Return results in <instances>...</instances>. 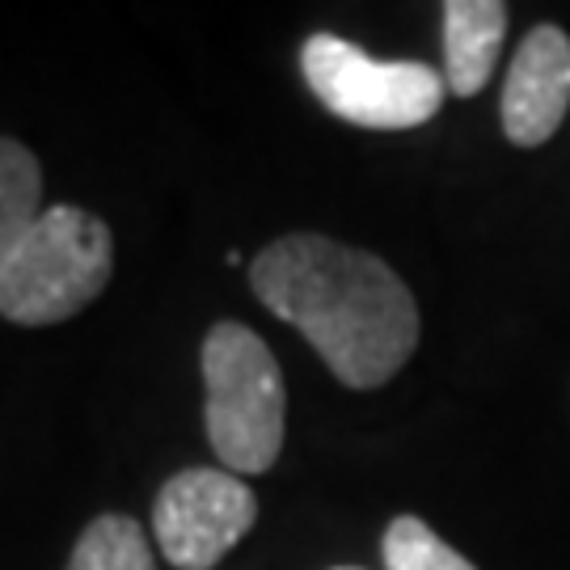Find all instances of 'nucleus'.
I'll use <instances>...</instances> for the list:
<instances>
[{
  "label": "nucleus",
  "mask_w": 570,
  "mask_h": 570,
  "mask_svg": "<svg viewBox=\"0 0 570 570\" xmlns=\"http://www.w3.org/2000/svg\"><path fill=\"white\" fill-rule=\"evenodd\" d=\"M249 287L346 389H381L419 346V305L393 266L322 233L266 245L249 263Z\"/></svg>",
  "instance_id": "1"
},
{
  "label": "nucleus",
  "mask_w": 570,
  "mask_h": 570,
  "mask_svg": "<svg viewBox=\"0 0 570 570\" xmlns=\"http://www.w3.org/2000/svg\"><path fill=\"white\" fill-rule=\"evenodd\" d=\"M115 237L72 204L42 207V216L0 263V317L13 326H60L89 308L110 284Z\"/></svg>",
  "instance_id": "2"
},
{
  "label": "nucleus",
  "mask_w": 570,
  "mask_h": 570,
  "mask_svg": "<svg viewBox=\"0 0 570 570\" xmlns=\"http://www.w3.org/2000/svg\"><path fill=\"white\" fill-rule=\"evenodd\" d=\"M204 423L228 473H266L284 452L287 389L271 346L242 322H216L204 338Z\"/></svg>",
  "instance_id": "3"
},
{
  "label": "nucleus",
  "mask_w": 570,
  "mask_h": 570,
  "mask_svg": "<svg viewBox=\"0 0 570 570\" xmlns=\"http://www.w3.org/2000/svg\"><path fill=\"white\" fill-rule=\"evenodd\" d=\"M301 72L334 119L367 131H406L440 115L444 72L419 60H376L338 35H313L301 47Z\"/></svg>",
  "instance_id": "4"
},
{
  "label": "nucleus",
  "mask_w": 570,
  "mask_h": 570,
  "mask_svg": "<svg viewBox=\"0 0 570 570\" xmlns=\"http://www.w3.org/2000/svg\"><path fill=\"white\" fill-rule=\"evenodd\" d=\"M254 524L258 499L228 469H183L157 490L153 503L161 558L178 570H212Z\"/></svg>",
  "instance_id": "5"
},
{
  "label": "nucleus",
  "mask_w": 570,
  "mask_h": 570,
  "mask_svg": "<svg viewBox=\"0 0 570 570\" xmlns=\"http://www.w3.org/2000/svg\"><path fill=\"white\" fill-rule=\"evenodd\" d=\"M570 106V39L558 26H532L511 56L499 119L511 144L537 148L562 127Z\"/></svg>",
  "instance_id": "6"
},
{
  "label": "nucleus",
  "mask_w": 570,
  "mask_h": 570,
  "mask_svg": "<svg viewBox=\"0 0 570 570\" xmlns=\"http://www.w3.org/2000/svg\"><path fill=\"white\" fill-rule=\"evenodd\" d=\"M508 35V4L499 0H449L444 4V81L456 98H478L499 63Z\"/></svg>",
  "instance_id": "7"
},
{
  "label": "nucleus",
  "mask_w": 570,
  "mask_h": 570,
  "mask_svg": "<svg viewBox=\"0 0 570 570\" xmlns=\"http://www.w3.org/2000/svg\"><path fill=\"white\" fill-rule=\"evenodd\" d=\"M42 216V169L35 153L0 136V263L18 249L30 225Z\"/></svg>",
  "instance_id": "8"
},
{
  "label": "nucleus",
  "mask_w": 570,
  "mask_h": 570,
  "mask_svg": "<svg viewBox=\"0 0 570 570\" xmlns=\"http://www.w3.org/2000/svg\"><path fill=\"white\" fill-rule=\"evenodd\" d=\"M63 570H157V558L144 524H136L131 515L106 511L85 524Z\"/></svg>",
  "instance_id": "9"
},
{
  "label": "nucleus",
  "mask_w": 570,
  "mask_h": 570,
  "mask_svg": "<svg viewBox=\"0 0 570 570\" xmlns=\"http://www.w3.org/2000/svg\"><path fill=\"white\" fill-rule=\"evenodd\" d=\"M385 570H478L419 515H397L385 529Z\"/></svg>",
  "instance_id": "10"
},
{
  "label": "nucleus",
  "mask_w": 570,
  "mask_h": 570,
  "mask_svg": "<svg viewBox=\"0 0 570 570\" xmlns=\"http://www.w3.org/2000/svg\"><path fill=\"white\" fill-rule=\"evenodd\" d=\"M330 570H364V567H330Z\"/></svg>",
  "instance_id": "11"
}]
</instances>
